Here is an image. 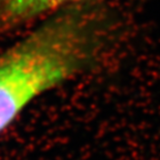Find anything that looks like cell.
I'll return each instance as SVG.
<instances>
[{
	"instance_id": "cell-1",
	"label": "cell",
	"mask_w": 160,
	"mask_h": 160,
	"mask_svg": "<svg viewBox=\"0 0 160 160\" xmlns=\"http://www.w3.org/2000/svg\"><path fill=\"white\" fill-rule=\"evenodd\" d=\"M119 21L98 0L51 13L0 53V133L36 98L95 69L119 39Z\"/></svg>"
},
{
	"instance_id": "cell-2",
	"label": "cell",
	"mask_w": 160,
	"mask_h": 160,
	"mask_svg": "<svg viewBox=\"0 0 160 160\" xmlns=\"http://www.w3.org/2000/svg\"><path fill=\"white\" fill-rule=\"evenodd\" d=\"M85 0H0V35Z\"/></svg>"
}]
</instances>
